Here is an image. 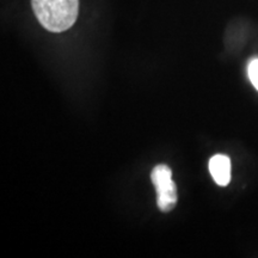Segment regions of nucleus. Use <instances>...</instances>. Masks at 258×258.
Segmentation results:
<instances>
[{"label":"nucleus","mask_w":258,"mask_h":258,"mask_svg":"<svg viewBox=\"0 0 258 258\" xmlns=\"http://www.w3.org/2000/svg\"><path fill=\"white\" fill-rule=\"evenodd\" d=\"M209 172L214 182L220 186H226L231 180V160L224 154H217L209 160Z\"/></svg>","instance_id":"3"},{"label":"nucleus","mask_w":258,"mask_h":258,"mask_svg":"<svg viewBox=\"0 0 258 258\" xmlns=\"http://www.w3.org/2000/svg\"><path fill=\"white\" fill-rule=\"evenodd\" d=\"M40 24L50 32L69 30L79 15V0H31Z\"/></svg>","instance_id":"1"},{"label":"nucleus","mask_w":258,"mask_h":258,"mask_svg":"<svg viewBox=\"0 0 258 258\" xmlns=\"http://www.w3.org/2000/svg\"><path fill=\"white\" fill-rule=\"evenodd\" d=\"M157 190V205L161 212H170L177 205V186L172 180V172L167 165H157L151 173Z\"/></svg>","instance_id":"2"},{"label":"nucleus","mask_w":258,"mask_h":258,"mask_svg":"<svg viewBox=\"0 0 258 258\" xmlns=\"http://www.w3.org/2000/svg\"><path fill=\"white\" fill-rule=\"evenodd\" d=\"M247 71H249L250 82L252 83V85L256 88V90L258 91V59L251 60Z\"/></svg>","instance_id":"4"}]
</instances>
